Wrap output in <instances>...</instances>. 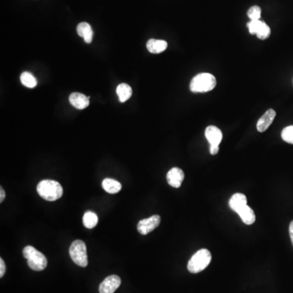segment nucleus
Listing matches in <instances>:
<instances>
[{
  "label": "nucleus",
  "instance_id": "obj_1",
  "mask_svg": "<svg viewBox=\"0 0 293 293\" xmlns=\"http://www.w3.org/2000/svg\"><path fill=\"white\" fill-rule=\"evenodd\" d=\"M37 191L38 195L48 201H55L63 195V187L58 182L54 180H43L37 184Z\"/></svg>",
  "mask_w": 293,
  "mask_h": 293
},
{
  "label": "nucleus",
  "instance_id": "obj_2",
  "mask_svg": "<svg viewBox=\"0 0 293 293\" xmlns=\"http://www.w3.org/2000/svg\"><path fill=\"white\" fill-rule=\"evenodd\" d=\"M216 78L211 73H203L196 75L190 83V90L193 93H205L215 88Z\"/></svg>",
  "mask_w": 293,
  "mask_h": 293
},
{
  "label": "nucleus",
  "instance_id": "obj_3",
  "mask_svg": "<svg viewBox=\"0 0 293 293\" xmlns=\"http://www.w3.org/2000/svg\"><path fill=\"white\" fill-rule=\"evenodd\" d=\"M24 258L27 259L28 266L29 268L35 271H41L46 268L48 260L44 254L37 251L35 247L32 246H26L23 249Z\"/></svg>",
  "mask_w": 293,
  "mask_h": 293
},
{
  "label": "nucleus",
  "instance_id": "obj_4",
  "mask_svg": "<svg viewBox=\"0 0 293 293\" xmlns=\"http://www.w3.org/2000/svg\"><path fill=\"white\" fill-rule=\"evenodd\" d=\"M211 259L212 256L208 249L203 248L199 250L191 257L187 264V269L189 272L192 274L201 272L202 270H204L210 265Z\"/></svg>",
  "mask_w": 293,
  "mask_h": 293
},
{
  "label": "nucleus",
  "instance_id": "obj_5",
  "mask_svg": "<svg viewBox=\"0 0 293 293\" xmlns=\"http://www.w3.org/2000/svg\"><path fill=\"white\" fill-rule=\"evenodd\" d=\"M69 255L75 264L81 267L88 265V253L86 243L81 240H75L69 247Z\"/></svg>",
  "mask_w": 293,
  "mask_h": 293
},
{
  "label": "nucleus",
  "instance_id": "obj_6",
  "mask_svg": "<svg viewBox=\"0 0 293 293\" xmlns=\"http://www.w3.org/2000/svg\"><path fill=\"white\" fill-rule=\"evenodd\" d=\"M160 223V217L153 215L148 219H143L138 223V231L143 235H148L158 227Z\"/></svg>",
  "mask_w": 293,
  "mask_h": 293
},
{
  "label": "nucleus",
  "instance_id": "obj_7",
  "mask_svg": "<svg viewBox=\"0 0 293 293\" xmlns=\"http://www.w3.org/2000/svg\"><path fill=\"white\" fill-rule=\"evenodd\" d=\"M121 280L117 275H110L100 283V293H114L121 285Z\"/></svg>",
  "mask_w": 293,
  "mask_h": 293
},
{
  "label": "nucleus",
  "instance_id": "obj_8",
  "mask_svg": "<svg viewBox=\"0 0 293 293\" xmlns=\"http://www.w3.org/2000/svg\"><path fill=\"white\" fill-rule=\"evenodd\" d=\"M166 179L167 182L171 187L179 188L181 187L182 183L184 179V172L182 171L181 169L175 167L169 171Z\"/></svg>",
  "mask_w": 293,
  "mask_h": 293
},
{
  "label": "nucleus",
  "instance_id": "obj_9",
  "mask_svg": "<svg viewBox=\"0 0 293 293\" xmlns=\"http://www.w3.org/2000/svg\"><path fill=\"white\" fill-rule=\"evenodd\" d=\"M275 116H276V112L274 109H269L266 111L257 123L258 131L262 133L265 132L272 124Z\"/></svg>",
  "mask_w": 293,
  "mask_h": 293
},
{
  "label": "nucleus",
  "instance_id": "obj_10",
  "mask_svg": "<svg viewBox=\"0 0 293 293\" xmlns=\"http://www.w3.org/2000/svg\"><path fill=\"white\" fill-rule=\"evenodd\" d=\"M205 137L210 143V146H219L221 142L223 140V133L219 128L210 125L205 130Z\"/></svg>",
  "mask_w": 293,
  "mask_h": 293
},
{
  "label": "nucleus",
  "instance_id": "obj_11",
  "mask_svg": "<svg viewBox=\"0 0 293 293\" xmlns=\"http://www.w3.org/2000/svg\"><path fill=\"white\" fill-rule=\"evenodd\" d=\"M69 102L77 109H84L89 106V97L78 92H74L69 96Z\"/></svg>",
  "mask_w": 293,
  "mask_h": 293
},
{
  "label": "nucleus",
  "instance_id": "obj_12",
  "mask_svg": "<svg viewBox=\"0 0 293 293\" xmlns=\"http://www.w3.org/2000/svg\"><path fill=\"white\" fill-rule=\"evenodd\" d=\"M167 48H168V44L164 40L151 38L147 43V48H148V52L152 54L161 53V52L166 50Z\"/></svg>",
  "mask_w": 293,
  "mask_h": 293
},
{
  "label": "nucleus",
  "instance_id": "obj_13",
  "mask_svg": "<svg viewBox=\"0 0 293 293\" xmlns=\"http://www.w3.org/2000/svg\"><path fill=\"white\" fill-rule=\"evenodd\" d=\"M247 205V198L245 195L241 193H235L231 196L229 201V206L235 213L239 212V210Z\"/></svg>",
  "mask_w": 293,
  "mask_h": 293
},
{
  "label": "nucleus",
  "instance_id": "obj_14",
  "mask_svg": "<svg viewBox=\"0 0 293 293\" xmlns=\"http://www.w3.org/2000/svg\"><path fill=\"white\" fill-rule=\"evenodd\" d=\"M77 33L80 37L84 38L87 44H91L93 39V30L89 24L87 22H81L77 26Z\"/></svg>",
  "mask_w": 293,
  "mask_h": 293
},
{
  "label": "nucleus",
  "instance_id": "obj_15",
  "mask_svg": "<svg viewBox=\"0 0 293 293\" xmlns=\"http://www.w3.org/2000/svg\"><path fill=\"white\" fill-rule=\"evenodd\" d=\"M237 214H239V216L240 217V219L244 224H254L256 221V216H255L254 210H252L247 204L239 210Z\"/></svg>",
  "mask_w": 293,
  "mask_h": 293
},
{
  "label": "nucleus",
  "instance_id": "obj_16",
  "mask_svg": "<svg viewBox=\"0 0 293 293\" xmlns=\"http://www.w3.org/2000/svg\"><path fill=\"white\" fill-rule=\"evenodd\" d=\"M104 191L108 193L116 194L121 190V184L112 179H105L102 183Z\"/></svg>",
  "mask_w": 293,
  "mask_h": 293
},
{
  "label": "nucleus",
  "instance_id": "obj_17",
  "mask_svg": "<svg viewBox=\"0 0 293 293\" xmlns=\"http://www.w3.org/2000/svg\"><path fill=\"white\" fill-rule=\"evenodd\" d=\"M116 94L120 102L125 103L132 96V89L128 84L121 83L116 88Z\"/></svg>",
  "mask_w": 293,
  "mask_h": 293
},
{
  "label": "nucleus",
  "instance_id": "obj_18",
  "mask_svg": "<svg viewBox=\"0 0 293 293\" xmlns=\"http://www.w3.org/2000/svg\"><path fill=\"white\" fill-rule=\"evenodd\" d=\"M83 225L88 229H92L96 227L98 223V216L92 211H88L84 214Z\"/></svg>",
  "mask_w": 293,
  "mask_h": 293
},
{
  "label": "nucleus",
  "instance_id": "obj_19",
  "mask_svg": "<svg viewBox=\"0 0 293 293\" xmlns=\"http://www.w3.org/2000/svg\"><path fill=\"white\" fill-rule=\"evenodd\" d=\"M21 83L28 88H35L37 86V80L35 77H33V74L29 72H24L21 73Z\"/></svg>",
  "mask_w": 293,
  "mask_h": 293
},
{
  "label": "nucleus",
  "instance_id": "obj_20",
  "mask_svg": "<svg viewBox=\"0 0 293 293\" xmlns=\"http://www.w3.org/2000/svg\"><path fill=\"white\" fill-rule=\"evenodd\" d=\"M281 137L287 144H293V125L284 128L281 133Z\"/></svg>",
  "mask_w": 293,
  "mask_h": 293
},
{
  "label": "nucleus",
  "instance_id": "obj_21",
  "mask_svg": "<svg viewBox=\"0 0 293 293\" xmlns=\"http://www.w3.org/2000/svg\"><path fill=\"white\" fill-rule=\"evenodd\" d=\"M262 10L260 7L253 6L247 11V17H249L251 21H258L260 20Z\"/></svg>",
  "mask_w": 293,
  "mask_h": 293
},
{
  "label": "nucleus",
  "instance_id": "obj_22",
  "mask_svg": "<svg viewBox=\"0 0 293 293\" xmlns=\"http://www.w3.org/2000/svg\"><path fill=\"white\" fill-rule=\"evenodd\" d=\"M262 24H263V21H261V20H258V21H250L247 25L248 30H249V33H251V34H256L257 35V33L259 31V29L262 27Z\"/></svg>",
  "mask_w": 293,
  "mask_h": 293
},
{
  "label": "nucleus",
  "instance_id": "obj_23",
  "mask_svg": "<svg viewBox=\"0 0 293 293\" xmlns=\"http://www.w3.org/2000/svg\"><path fill=\"white\" fill-rule=\"evenodd\" d=\"M270 29L268 25H266L265 22L262 24V27L259 29V31L257 33V36H258V38H260L262 40L266 39L268 38L270 35Z\"/></svg>",
  "mask_w": 293,
  "mask_h": 293
},
{
  "label": "nucleus",
  "instance_id": "obj_24",
  "mask_svg": "<svg viewBox=\"0 0 293 293\" xmlns=\"http://www.w3.org/2000/svg\"><path fill=\"white\" fill-rule=\"evenodd\" d=\"M6 272V266L2 258L0 259V277L2 278Z\"/></svg>",
  "mask_w": 293,
  "mask_h": 293
},
{
  "label": "nucleus",
  "instance_id": "obj_25",
  "mask_svg": "<svg viewBox=\"0 0 293 293\" xmlns=\"http://www.w3.org/2000/svg\"><path fill=\"white\" fill-rule=\"evenodd\" d=\"M210 152L211 155H216L219 152V146H210Z\"/></svg>",
  "mask_w": 293,
  "mask_h": 293
},
{
  "label": "nucleus",
  "instance_id": "obj_26",
  "mask_svg": "<svg viewBox=\"0 0 293 293\" xmlns=\"http://www.w3.org/2000/svg\"><path fill=\"white\" fill-rule=\"evenodd\" d=\"M289 235H290V238H291V241L293 246V221L291 222L290 226H289Z\"/></svg>",
  "mask_w": 293,
  "mask_h": 293
},
{
  "label": "nucleus",
  "instance_id": "obj_27",
  "mask_svg": "<svg viewBox=\"0 0 293 293\" xmlns=\"http://www.w3.org/2000/svg\"><path fill=\"white\" fill-rule=\"evenodd\" d=\"M0 203H2L5 199V190L3 189V187L0 188Z\"/></svg>",
  "mask_w": 293,
  "mask_h": 293
}]
</instances>
